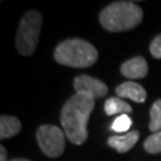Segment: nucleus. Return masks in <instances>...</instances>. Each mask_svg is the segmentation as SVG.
I'll return each mask as SVG.
<instances>
[{"label": "nucleus", "mask_w": 161, "mask_h": 161, "mask_svg": "<svg viewBox=\"0 0 161 161\" xmlns=\"http://www.w3.org/2000/svg\"><path fill=\"white\" fill-rule=\"evenodd\" d=\"M93 109L94 98L86 93H75L62 106V130L72 143L82 144L87 140V123Z\"/></svg>", "instance_id": "f257e3e1"}, {"label": "nucleus", "mask_w": 161, "mask_h": 161, "mask_svg": "<svg viewBox=\"0 0 161 161\" xmlns=\"http://www.w3.org/2000/svg\"><path fill=\"white\" fill-rule=\"evenodd\" d=\"M143 12L131 1H115L102 10L99 22L110 32H119L134 29L141 23Z\"/></svg>", "instance_id": "f03ea898"}, {"label": "nucleus", "mask_w": 161, "mask_h": 161, "mask_svg": "<svg viewBox=\"0 0 161 161\" xmlns=\"http://www.w3.org/2000/svg\"><path fill=\"white\" fill-rule=\"evenodd\" d=\"M56 62L74 68H86L96 64L98 52L96 47L81 38H69L61 42L54 52Z\"/></svg>", "instance_id": "7ed1b4c3"}, {"label": "nucleus", "mask_w": 161, "mask_h": 161, "mask_svg": "<svg viewBox=\"0 0 161 161\" xmlns=\"http://www.w3.org/2000/svg\"><path fill=\"white\" fill-rule=\"evenodd\" d=\"M42 30V14L36 10H30L24 14L18 28L16 47L20 55L30 56L35 52Z\"/></svg>", "instance_id": "20e7f679"}, {"label": "nucleus", "mask_w": 161, "mask_h": 161, "mask_svg": "<svg viewBox=\"0 0 161 161\" xmlns=\"http://www.w3.org/2000/svg\"><path fill=\"white\" fill-rule=\"evenodd\" d=\"M37 143L41 150L48 158H58L62 155L66 147V134L56 125H41L36 132Z\"/></svg>", "instance_id": "39448f33"}, {"label": "nucleus", "mask_w": 161, "mask_h": 161, "mask_svg": "<svg viewBox=\"0 0 161 161\" xmlns=\"http://www.w3.org/2000/svg\"><path fill=\"white\" fill-rule=\"evenodd\" d=\"M74 88L76 93H86L92 96L94 99L96 98H103L105 97L109 88L106 84H104L102 80L97 78H93L90 75H78L74 79Z\"/></svg>", "instance_id": "423d86ee"}, {"label": "nucleus", "mask_w": 161, "mask_h": 161, "mask_svg": "<svg viewBox=\"0 0 161 161\" xmlns=\"http://www.w3.org/2000/svg\"><path fill=\"white\" fill-rule=\"evenodd\" d=\"M121 73L128 79H142L148 73V64L142 56H135L121 66Z\"/></svg>", "instance_id": "0eeeda50"}, {"label": "nucleus", "mask_w": 161, "mask_h": 161, "mask_svg": "<svg viewBox=\"0 0 161 161\" xmlns=\"http://www.w3.org/2000/svg\"><path fill=\"white\" fill-rule=\"evenodd\" d=\"M116 93L118 98H127L135 103H144L147 98V92L140 84L134 81H125L116 87Z\"/></svg>", "instance_id": "6e6552de"}, {"label": "nucleus", "mask_w": 161, "mask_h": 161, "mask_svg": "<svg viewBox=\"0 0 161 161\" xmlns=\"http://www.w3.org/2000/svg\"><path fill=\"white\" fill-rule=\"evenodd\" d=\"M140 138V132L137 130H131L124 135L110 136L108 138V144L111 148H115L118 153H127L136 144Z\"/></svg>", "instance_id": "1a4fd4ad"}, {"label": "nucleus", "mask_w": 161, "mask_h": 161, "mask_svg": "<svg viewBox=\"0 0 161 161\" xmlns=\"http://www.w3.org/2000/svg\"><path fill=\"white\" fill-rule=\"evenodd\" d=\"M22 129V124L14 116L3 115L0 117V138L5 140L16 136Z\"/></svg>", "instance_id": "9d476101"}, {"label": "nucleus", "mask_w": 161, "mask_h": 161, "mask_svg": "<svg viewBox=\"0 0 161 161\" xmlns=\"http://www.w3.org/2000/svg\"><path fill=\"white\" fill-rule=\"evenodd\" d=\"M104 109L108 116H114V115H128L132 111V108L124 100H122L121 98L111 97L109 98L105 105Z\"/></svg>", "instance_id": "9b49d317"}, {"label": "nucleus", "mask_w": 161, "mask_h": 161, "mask_svg": "<svg viewBox=\"0 0 161 161\" xmlns=\"http://www.w3.org/2000/svg\"><path fill=\"white\" fill-rule=\"evenodd\" d=\"M149 130L154 134L161 131V99H158L150 108Z\"/></svg>", "instance_id": "f8f14e48"}, {"label": "nucleus", "mask_w": 161, "mask_h": 161, "mask_svg": "<svg viewBox=\"0 0 161 161\" xmlns=\"http://www.w3.org/2000/svg\"><path fill=\"white\" fill-rule=\"evenodd\" d=\"M144 149L149 154H158L161 153V131L150 135L144 141Z\"/></svg>", "instance_id": "ddd939ff"}, {"label": "nucleus", "mask_w": 161, "mask_h": 161, "mask_svg": "<svg viewBox=\"0 0 161 161\" xmlns=\"http://www.w3.org/2000/svg\"><path fill=\"white\" fill-rule=\"evenodd\" d=\"M131 124L132 121L129 115H121L114 121L111 125V130H114L115 132H125L130 129Z\"/></svg>", "instance_id": "4468645a"}, {"label": "nucleus", "mask_w": 161, "mask_h": 161, "mask_svg": "<svg viewBox=\"0 0 161 161\" xmlns=\"http://www.w3.org/2000/svg\"><path fill=\"white\" fill-rule=\"evenodd\" d=\"M149 50H150V54L153 55V58H161V34L158 35L152 41Z\"/></svg>", "instance_id": "2eb2a0df"}, {"label": "nucleus", "mask_w": 161, "mask_h": 161, "mask_svg": "<svg viewBox=\"0 0 161 161\" xmlns=\"http://www.w3.org/2000/svg\"><path fill=\"white\" fill-rule=\"evenodd\" d=\"M0 161H7V152L4 146L0 147Z\"/></svg>", "instance_id": "dca6fc26"}, {"label": "nucleus", "mask_w": 161, "mask_h": 161, "mask_svg": "<svg viewBox=\"0 0 161 161\" xmlns=\"http://www.w3.org/2000/svg\"><path fill=\"white\" fill-rule=\"evenodd\" d=\"M10 161H31L29 159H13V160H10Z\"/></svg>", "instance_id": "f3484780"}]
</instances>
